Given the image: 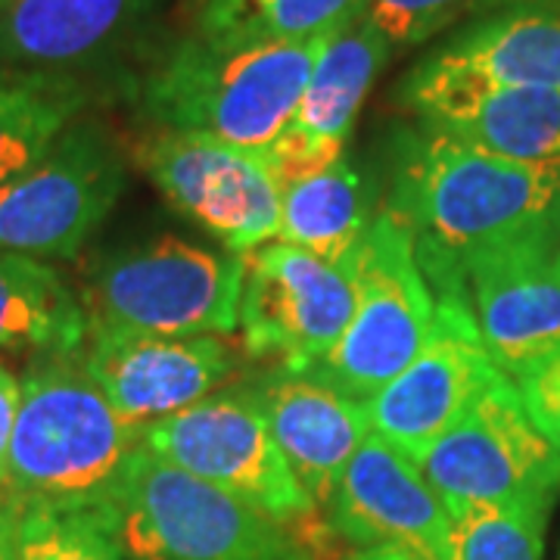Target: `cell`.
Returning <instances> with one entry per match:
<instances>
[{
    "label": "cell",
    "instance_id": "1",
    "mask_svg": "<svg viewBox=\"0 0 560 560\" xmlns=\"http://www.w3.org/2000/svg\"><path fill=\"white\" fill-rule=\"evenodd\" d=\"M383 206L411 231L436 302H458L464 261L560 219V160H511L430 128L399 131Z\"/></svg>",
    "mask_w": 560,
    "mask_h": 560
},
{
    "label": "cell",
    "instance_id": "2",
    "mask_svg": "<svg viewBox=\"0 0 560 560\" xmlns=\"http://www.w3.org/2000/svg\"><path fill=\"white\" fill-rule=\"evenodd\" d=\"M140 448L143 427L106 399L81 349L35 355L22 374L3 495L20 511H109Z\"/></svg>",
    "mask_w": 560,
    "mask_h": 560
},
{
    "label": "cell",
    "instance_id": "3",
    "mask_svg": "<svg viewBox=\"0 0 560 560\" xmlns=\"http://www.w3.org/2000/svg\"><path fill=\"white\" fill-rule=\"evenodd\" d=\"M330 38L219 40L187 32L147 69L140 109L153 128L202 131L268 150L293 121Z\"/></svg>",
    "mask_w": 560,
    "mask_h": 560
},
{
    "label": "cell",
    "instance_id": "4",
    "mask_svg": "<svg viewBox=\"0 0 560 560\" xmlns=\"http://www.w3.org/2000/svg\"><path fill=\"white\" fill-rule=\"evenodd\" d=\"M131 560H315L293 526L140 448L109 508Z\"/></svg>",
    "mask_w": 560,
    "mask_h": 560
},
{
    "label": "cell",
    "instance_id": "5",
    "mask_svg": "<svg viewBox=\"0 0 560 560\" xmlns=\"http://www.w3.org/2000/svg\"><path fill=\"white\" fill-rule=\"evenodd\" d=\"M246 256L160 234L119 249L94 268L88 330L162 337H224L241 327Z\"/></svg>",
    "mask_w": 560,
    "mask_h": 560
},
{
    "label": "cell",
    "instance_id": "6",
    "mask_svg": "<svg viewBox=\"0 0 560 560\" xmlns=\"http://www.w3.org/2000/svg\"><path fill=\"white\" fill-rule=\"evenodd\" d=\"M355 312L330 355L312 368L352 399H374L405 371L436 327L440 302L420 268L411 231L386 206L352 253Z\"/></svg>",
    "mask_w": 560,
    "mask_h": 560
},
{
    "label": "cell",
    "instance_id": "7",
    "mask_svg": "<svg viewBox=\"0 0 560 560\" xmlns=\"http://www.w3.org/2000/svg\"><path fill=\"white\" fill-rule=\"evenodd\" d=\"M128 187L121 143L101 121L75 119L54 147L0 187V249L75 259Z\"/></svg>",
    "mask_w": 560,
    "mask_h": 560
},
{
    "label": "cell",
    "instance_id": "8",
    "mask_svg": "<svg viewBox=\"0 0 560 560\" xmlns=\"http://www.w3.org/2000/svg\"><path fill=\"white\" fill-rule=\"evenodd\" d=\"M131 156L165 202L224 249L246 256L278 241L283 187L268 150L202 131L150 128Z\"/></svg>",
    "mask_w": 560,
    "mask_h": 560
},
{
    "label": "cell",
    "instance_id": "9",
    "mask_svg": "<svg viewBox=\"0 0 560 560\" xmlns=\"http://www.w3.org/2000/svg\"><path fill=\"white\" fill-rule=\"evenodd\" d=\"M420 474L455 514L477 504H541L560 492V458L501 371L420 458Z\"/></svg>",
    "mask_w": 560,
    "mask_h": 560
},
{
    "label": "cell",
    "instance_id": "10",
    "mask_svg": "<svg viewBox=\"0 0 560 560\" xmlns=\"http://www.w3.org/2000/svg\"><path fill=\"white\" fill-rule=\"evenodd\" d=\"M143 448L287 526L318 511L280 455L249 381L228 383L178 415L150 423Z\"/></svg>",
    "mask_w": 560,
    "mask_h": 560
},
{
    "label": "cell",
    "instance_id": "11",
    "mask_svg": "<svg viewBox=\"0 0 560 560\" xmlns=\"http://www.w3.org/2000/svg\"><path fill=\"white\" fill-rule=\"evenodd\" d=\"M352 312L355 278L349 265L280 241L246 253L241 334L249 359L312 371L340 342Z\"/></svg>",
    "mask_w": 560,
    "mask_h": 560
},
{
    "label": "cell",
    "instance_id": "12",
    "mask_svg": "<svg viewBox=\"0 0 560 560\" xmlns=\"http://www.w3.org/2000/svg\"><path fill=\"white\" fill-rule=\"evenodd\" d=\"M560 219L467 259L455 300L508 377L560 355Z\"/></svg>",
    "mask_w": 560,
    "mask_h": 560
},
{
    "label": "cell",
    "instance_id": "13",
    "mask_svg": "<svg viewBox=\"0 0 560 560\" xmlns=\"http://www.w3.org/2000/svg\"><path fill=\"white\" fill-rule=\"evenodd\" d=\"M396 97L420 128L467 147L511 160H560V91L499 84L427 57Z\"/></svg>",
    "mask_w": 560,
    "mask_h": 560
},
{
    "label": "cell",
    "instance_id": "14",
    "mask_svg": "<svg viewBox=\"0 0 560 560\" xmlns=\"http://www.w3.org/2000/svg\"><path fill=\"white\" fill-rule=\"evenodd\" d=\"M501 368L482 349L460 302H440L436 327L405 371L368 399L371 430L420 464L427 448L464 415Z\"/></svg>",
    "mask_w": 560,
    "mask_h": 560
},
{
    "label": "cell",
    "instance_id": "15",
    "mask_svg": "<svg viewBox=\"0 0 560 560\" xmlns=\"http://www.w3.org/2000/svg\"><path fill=\"white\" fill-rule=\"evenodd\" d=\"M81 355L121 418L143 430L219 393L241 368V355L221 337L138 330H88Z\"/></svg>",
    "mask_w": 560,
    "mask_h": 560
},
{
    "label": "cell",
    "instance_id": "16",
    "mask_svg": "<svg viewBox=\"0 0 560 560\" xmlns=\"http://www.w3.org/2000/svg\"><path fill=\"white\" fill-rule=\"evenodd\" d=\"M330 529L355 548H405L452 560L455 521L420 467L381 433H368L324 508Z\"/></svg>",
    "mask_w": 560,
    "mask_h": 560
},
{
    "label": "cell",
    "instance_id": "17",
    "mask_svg": "<svg viewBox=\"0 0 560 560\" xmlns=\"http://www.w3.org/2000/svg\"><path fill=\"white\" fill-rule=\"evenodd\" d=\"M156 0H0V79L81 81L119 57Z\"/></svg>",
    "mask_w": 560,
    "mask_h": 560
},
{
    "label": "cell",
    "instance_id": "18",
    "mask_svg": "<svg viewBox=\"0 0 560 560\" xmlns=\"http://www.w3.org/2000/svg\"><path fill=\"white\" fill-rule=\"evenodd\" d=\"M393 54V44L368 16L349 22L320 50L312 79L302 91L293 121L283 128L268 153L280 187L308 178L346 153L359 109L371 84Z\"/></svg>",
    "mask_w": 560,
    "mask_h": 560
},
{
    "label": "cell",
    "instance_id": "19",
    "mask_svg": "<svg viewBox=\"0 0 560 560\" xmlns=\"http://www.w3.org/2000/svg\"><path fill=\"white\" fill-rule=\"evenodd\" d=\"M249 383L305 495L315 508H327L346 464L371 433L368 401L346 396L308 371L271 368Z\"/></svg>",
    "mask_w": 560,
    "mask_h": 560
},
{
    "label": "cell",
    "instance_id": "20",
    "mask_svg": "<svg viewBox=\"0 0 560 560\" xmlns=\"http://www.w3.org/2000/svg\"><path fill=\"white\" fill-rule=\"evenodd\" d=\"M430 60L499 84L560 91V0H508L467 22Z\"/></svg>",
    "mask_w": 560,
    "mask_h": 560
},
{
    "label": "cell",
    "instance_id": "21",
    "mask_svg": "<svg viewBox=\"0 0 560 560\" xmlns=\"http://www.w3.org/2000/svg\"><path fill=\"white\" fill-rule=\"evenodd\" d=\"M381 206L374 175L342 153L327 168L283 190L278 241L334 265H349Z\"/></svg>",
    "mask_w": 560,
    "mask_h": 560
},
{
    "label": "cell",
    "instance_id": "22",
    "mask_svg": "<svg viewBox=\"0 0 560 560\" xmlns=\"http://www.w3.org/2000/svg\"><path fill=\"white\" fill-rule=\"evenodd\" d=\"M84 340V302L60 271L0 249V352H79Z\"/></svg>",
    "mask_w": 560,
    "mask_h": 560
},
{
    "label": "cell",
    "instance_id": "23",
    "mask_svg": "<svg viewBox=\"0 0 560 560\" xmlns=\"http://www.w3.org/2000/svg\"><path fill=\"white\" fill-rule=\"evenodd\" d=\"M368 0H187L190 35L219 40H308L364 16Z\"/></svg>",
    "mask_w": 560,
    "mask_h": 560
},
{
    "label": "cell",
    "instance_id": "24",
    "mask_svg": "<svg viewBox=\"0 0 560 560\" xmlns=\"http://www.w3.org/2000/svg\"><path fill=\"white\" fill-rule=\"evenodd\" d=\"M84 106L81 81L0 79V187L35 165Z\"/></svg>",
    "mask_w": 560,
    "mask_h": 560
},
{
    "label": "cell",
    "instance_id": "25",
    "mask_svg": "<svg viewBox=\"0 0 560 560\" xmlns=\"http://www.w3.org/2000/svg\"><path fill=\"white\" fill-rule=\"evenodd\" d=\"M541 504H477L455 511L452 560H541L545 523Z\"/></svg>",
    "mask_w": 560,
    "mask_h": 560
},
{
    "label": "cell",
    "instance_id": "26",
    "mask_svg": "<svg viewBox=\"0 0 560 560\" xmlns=\"http://www.w3.org/2000/svg\"><path fill=\"white\" fill-rule=\"evenodd\" d=\"M20 560H131L109 511H20Z\"/></svg>",
    "mask_w": 560,
    "mask_h": 560
},
{
    "label": "cell",
    "instance_id": "27",
    "mask_svg": "<svg viewBox=\"0 0 560 560\" xmlns=\"http://www.w3.org/2000/svg\"><path fill=\"white\" fill-rule=\"evenodd\" d=\"M508 0H368L364 16L381 28L393 47H418L448 25L482 16Z\"/></svg>",
    "mask_w": 560,
    "mask_h": 560
},
{
    "label": "cell",
    "instance_id": "28",
    "mask_svg": "<svg viewBox=\"0 0 560 560\" xmlns=\"http://www.w3.org/2000/svg\"><path fill=\"white\" fill-rule=\"evenodd\" d=\"M514 383L521 389L523 405L533 423L539 427L541 436L555 445L560 458V355L526 371Z\"/></svg>",
    "mask_w": 560,
    "mask_h": 560
},
{
    "label": "cell",
    "instance_id": "29",
    "mask_svg": "<svg viewBox=\"0 0 560 560\" xmlns=\"http://www.w3.org/2000/svg\"><path fill=\"white\" fill-rule=\"evenodd\" d=\"M20 401L22 377H16V371L0 361V495L7 492V477H10V445L16 433Z\"/></svg>",
    "mask_w": 560,
    "mask_h": 560
},
{
    "label": "cell",
    "instance_id": "30",
    "mask_svg": "<svg viewBox=\"0 0 560 560\" xmlns=\"http://www.w3.org/2000/svg\"><path fill=\"white\" fill-rule=\"evenodd\" d=\"M0 560H20V508L0 495Z\"/></svg>",
    "mask_w": 560,
    "mask_h": 560
},
{
    "label": "cell",
    "instance_id": "31",
    "mask_svg": "<svg viewBox=\"0 0 560 560\" xmlns=\"http://www.w3.org/2000/svg\"><path fill=\"white\" fill-rule=\"evenodd\" d=\"M346 560H427L405 548H355Z\"/></svg>",
    "mask_w": 560,
    "mask_h": 560
},
{
    "label": "cell",
    "instance_id": "32",
    "mask_svg": "<svg viewBox=\"0 0 560 560\" xmlns=\"http://www.w3.org/2000/svg\"><path fill=\"white\" fill-rule=\"evenodd\" d=\"M558 246H560V237H558Z\"/></svg>",
    "mask_w": 560,
    "mask_h": 560
}]
</instances>
